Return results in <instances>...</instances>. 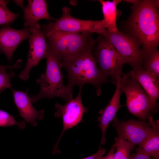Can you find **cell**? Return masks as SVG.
I'll return each instance as SVG.
<instances>
[{
  "label": "cell",
  "mask_w": 159,
  "mask_h": 159,
  "mask_svg": "<svg viewBox=\"0 0 159 159\" xmlns=\"http://www.w3.org/2000/svg\"><path fill=\"white\" fill-rule=\"evenodd\" d=\"M95 45L75 56L61 62L62 67L65 68L68 73L67 86L72 93L74 86L88 84L95 87L97 94L100 96L102 93V85L110 82L98 67L92 52Z\"/></svg>",
  "instance_id": "obj_2"
},
{
  "label": "cell",
  "mask_w": 159,
  "mask_h": 159,
  "mask_svg": "<svg viewBox=\"0 0 159 159\" xmlns=\"http://www.w3.org/2000/svg\"><path fill=\"white\" fill-rule=\"evenodd\" d=\"M16 125L21 129L24 128L25 122L21 121L17 122L14 117L8 112L2 110H0V127L9 126Z\"/></svg>",
  "instance_id": "obj_22"
},
{
  "label": "cell",
  "mask_w": 159,
  "mask_h": 159,
  "mask_svg": "<svg viewBox=\"0 0 159 159\" xmlns=\"http://www.w3.org/2000/svg\"><path fill=\"white\" fill-rule=\"evenodd\" d=\"M149 123L153 129L145 140L137 148L154 159H159V134L158 122H153L152 117L149 118Z\"/></svg>",
  "instance_id": "obj_17"
},
{
  "label": "cell",
  "mask_w": 159,
  "mask_h": 159,
  "mask_svg": "<svg viewBox=\"0 0 159 159\" xmlns=\"http://www.w3.org/2000/svg\"><path fill=\"white\" fill-rule=\"evenodd\" d=\"M83 85H80L77 95L74 98L67 102L64 105L56 103L57 111L55 113L56 117H62L63 123V130L57 142L54 146L53 153H60L58 145L62 137L67 130L76 125L82 120L83 114L88 111L87 108L83 105L81 99V92Z\"/></svg>",
  "instance_id": "obj_9"
},
{
  "label": "cell",
  "mask_w": 159,
  "mask_h": 159,
  "mask_svg": "<svg viewBox=\"0 0 159 159\" xmlns=\"http://www.w3.org/2000/svg\"><path fill=\"white\" fill-rule=\"evenodd\" d=\"M22 64V61L19 59L18 60L16 63L12 66H4L0 65V71L4 69H13L20 67Z\"/></svg>",
  "instance_id": "obj_26"
},
{
  "label": "cell",
  "mask_w": 159,
  "mask_h": 159,
  "mask_svg": "<svg viewBox=\"0 0 159 159\" xmlns=\"http://www.w3.org/2000/svg\"><path fill=\"white\" fill-rule=\"evenodd\" d=\"M96 43L93 54L99 68L106 76L111 78V82L116 84L117 79L122 74L125 61L112 44L101 35Z\"/></svg>",
  "instance_id": "obj_7"
},
{
  "label": "cell",
  "mask_w": 159,
  "mask_h": 159,
  "mask_svg": "<svg viewBox=\"0 0 159 159\" xmlns=\"http://www.w3.org/2000/svg\"><path fill=\"white\" fill-rule=\"evenodd\" d=\"M91 33L55 31L45 37L49 46L61 62L71 59L95 44Z\"/></svg>",
  "instance_id": "obj_4"
},
{
  "label": "cell",
  "mask_w": 159,
  "mask_h": 159,
  "mask_svg": "<svg viewBox=\"0 0 159 159\" xmlns=\"http://www.w3.org/2000/svg\"><path fill=\"white\" fill-rule=\"evenodd\" d=\"M118 133V136L114 139L116 150L114 159H129L130 151L134 147L121 134Z\"/></svg>",
  "instance_id": "obj_19"
},
{
  "label": "cell",
  "mask_w": 159,
  "mask_h": 159,
  "mask_svg": "<svg viewBox=\"0 0 159 159\" xmlns=\"http://www.w3.org/2000/svg\"><path fill=\"white\" fill-rule=\"evenodd\" d=\"M121 77L117 79L116 88L115 92L107 105L103 109L100 110L99 113L101 115L97 118L99 122L98 127L100 128L102 134L100 146L106 141L105 134L110 123L115 117L119 109L123 106L120 103V97L122 92L120 87Z\"/></svg>",
  "instance_id": "obj_14"
},
{
  "label": "cell",
  "mask_w": 159,
  "mask_h": 159,
  "mask_svg": "<svg viewBox=\"0 0 159 159\" xmlns=\"http://www.w3.org/2000/svg\"><path fill=\"white\" fill-rule=\"evenodd\" d=\"M47 43L46 71L36 80L40 90L37 95H31L29 97L32 103L43 98L55 97H61L67 102L73 98V93L64 84L61 61Z\"/></svg>",
  "instance_id": "obj_3"
},
{
  "label": "cell",
  "mask_w": 159,
  "mask_h": 159,
  "mask_svg": "<svg viewBox=\"0 0 159 159\" xmlns=\"http://www.w3.org/2000/svg\"><path fill=\"white\" fill-rule=\"evenodd\" d=\"M102 36L112 44L124 59L126 64L130 65L133 70L142 69L143 60L141 45L137 39L118 30L110 32L107 29Z\"/></svg>",
  "instance_id": "obj_8"
},
{
  "label": "cell",
  "mask_w": 159,
  "mask_h": 159,
  "mask_svg": "<svg viewBox=\"0 0 159 159\" xmlns=\"http://www.w3.org/2000/svg\"><path fill=\"white\" fill-rule=\"evenodd\" d=\"M16 3V4H17L18 5L20 6L23 10L25 8L24 7L23 4V1H14Z\"/></svg>",
  "instance_id": "obj_28"
},
{
  "label": "cell",
  "mask_w": 159,
  "mask_h": 159,
  "mask_svg": "<svg viewBox=\"0 0 159 159\" xmlns=\"http://www.w3.org/2000/svg\"><path fill=\"white\" fill-rule=\"evenodd\" d=\"M112 125L117 133L121 134L134 147L136 145L141 144L153 129L150 123L133 119L122 121L116 117L113 119Z\"/></svg>",
  "instance_id": "obj_11"
},
{
  "label": "cell",
  "mask_w": 159,
  "mask_h": 159,
  "mask_svg": "<svg viewBox=\"0 0 159 159\" xmlns=\"http://www.w3.org/2000/svg\"><path fill=\"white\" fill-rule=\"evenodd\" d=\"M6 70L0 71V94L6 88L12 89L10 80L11 78L15 76V74L11 71L8 73Z\"/></svg>",
  "instance_id": "obj_23"
},
{
  "label": "cell",
  "mask_w": 159,
  "mask_h": 159,
  "mask_svg": "<svg viewBox=\"0 0 159 159\" xmlns=\"http://www.w3.org/2000/svg\"><path fill=\"white\" fill-rule=\"evenodd\" d=\"M8 2V1L0 0V25L13 22L19 16L9 10L6 6Z\"/></svg>",
  "instance_id": "obj_21"
},
{
  "label": "cell",
  "mask_w": 159,
  "mask_h": 159,
  "mask_svg": "<svg viewBox=\"0 0 159 159\" xmlns=\"http://www.w3.org/2000/svg\"><path fill=\"white\" fill-rule=\"evenodd\" d=\"M122 0H113L112 1L99 0L102 5L104 20L108 31L114 32L118 30L116 25L117 6Z\"/></svg>",
  "instance_id": "obj_18"
},
{
  "label": "cell",
  "mask_w": 159,
  "mask_h": 159,
  "mask_svg": "<svg viewBox=\"0 0 159 159\" xmlns=\"http://www.w3.org/2000/svg\"><path fill=\"white\" fill-rule=\"evenodd\" d=\"M106 151L105 149H100L95 154L80 159H98L103 156Z\"/></svg>",
  "instance_id": "obj_25"
},
{
  "label": "cell",
  "mask_w": 159,
  "mask_h": 159,
  "mask_svg": "<svg viewBox=\"0 0 159 159\" xmlns=\"http://www.w3.org/2000/svg\"><path fill=\"white\" fill-rule=\"evenodd\" d=\"M14 102L20 115L27 122L33 126L37 125L36 120H40L44 117V111L38 110L33 107L30 97L28 95L29 89L25 92L11 89Z\"/></svg>",
  "instance_id": "obj_13"
},
{
  "label": "cell",
  "mask_w": 159,
  "mask_h": 159,
  "mask_svg": "<svg viewBox=\"0 0 159 159\" xmlns=\"http://www.w3.org/2000/svg\"><path fill=\"white\" fill-rule=\"evenodd\" d=\"M125 74L138 81L148 95L154 109L159 97L158 81L151 73L143 69H132Z\"/></svg>",
  "instance_id": "obj_16"
},
{
  "label": "cell",
  "mask_w": 159,
  "mask_h": 159,
  "mask_svg": "<svg viewBox=\"0 0 159 159\" xmlns=\"http://www.w3.org/2000/svg\"><path fill=\"white\" fill-rule=\"evenodd\" d=\"M124 1L129 3L132 4H133V5H135L138 4L140 2V0H124Z\"/></svg>",
  "instance_id": "obj_29"
},
{
  "label": "cell",
  "mask_w": 159,
  "mask_h": 159,
  "mask_svg": "<svg viewBox=\"0 0 159 159\" xmlns=\"http://www.w3.org/2000/svg\"><path fill=\"white\" fill-rule=\"evenodd\" d=\"M61 18L54 23L49 22L43 26L42 31L45 36L55 31L76 33H96L101 35L107 30L105 20H83L71 16L70 9H62Z\"/></svg>",
  "instance_id": "obj_5"
},
{
  "label": "cell",
  "mask_w": 159,
  "mask_h": 159,
  "mask_svg": "<svg viewBox=\"0 0 159 159\" xmlns=\"http://www.w3.org/2000/svg\"><path fill=\"white\" fill-rule=\"evenodd\" d=\"M120 79L122 92L126 97V106L131 114L143 120L149 118L153 110L150 99L142 86L135 78L122 73Z\"/></svg>",
  "instance_id": "obj_6"
},
{
  "label": "cell",
  "mask_w": 159,
  "mask_h": 159,
  "mask_svg": "<svg viewBox=\"0 0 159 159\" xmlns=\"http://www.w3.org/2000/svg\"><path fill=\"white\" fill-rule=\"evenodd\" d=\"M28 4L23 10L25 21L24 26L29 28L30 31L39 25L38 21L42 19L48 21L55 19L48 12L46 1L44 0H29Z\"/></svg>",
  "instance_id": "obj_15"
},
{
  "label": "cell",
  "mask_w": 159,
  "mask_h": 159,
  "mask_svg": "<svg viewBox=\"0 0 159 159\" xmlns=\"http://www.w3.org/2000/svg\"><path fill=\"white\" fill-rule=\"evenodd\" d=\"M142 69L151 73L158 81L159 52L158 49L154 51L148 58L143 61Z\"/></svg>",
  "instance_id": "obj_20"
},
{
  "label": "cell",
  "mask_w": 159,
  "mask_h": 159,
  "mask_svg": "<svg viewBox=\"0 0 159 159\" xmlns=\"http://www.w3.org/2000/svg\"><path fill=\"white\" fill-rule=\"evenodd\" d=\"M30 35L28 27L16 30L7 26L2 28L0 29V51L11 62L15 50L23 41L29 39Z\"/></svg>",
  "instance_id": "obj_12"
},
{
  "label": "cell",
  "mask_w": 159,
  "mask_h": 159,
  "mask_svg": "<svg viewBox=\"0 0 159 159\" xmlns=\"http://www.w3.org/2000/svg\"><path fill=\"white\" fill-rule=\"evenodd\" d=\"M29 49L26 66L19 75L21 79L26 80L29 78L31 69L42 59L46 57L47 50L46 37L40 25L30 31Z\"/></svg>",
  "instance_id": "obj_10"
},
{
  "label": "cell",
  "mask_w": 159,
  "mask_h": 159,
  "mask_svg": "<svg viewBox=\"0 0 159 159\" xmlns=\"http://www.w3.org/2000/svg\"><path fill=\"white\" fill-rule=\"evenodd\" d=\"M154 0H140L132 7L127 26L129 34L137 39L142 49L143 61L157 49L159 43V15Z\"/></svg>",
  "instance_id": "obj_1"
},
{
  "label": "cell",
  "mask_w": 159,
  "mask_h": 159,
  "mask_svg": "<svg viewBox=\"0 0 159 159\" xmlns=\"http://www.w3.org/2000/svg\"><path fill=\"white\" fill-rule=\"evenodd\" d=\"M115 148L116 146L114 144L106 156H102L98 159H114V152Z\"/></svg>",
  "instance_id": "obj_27"
},
{
  "label": "cell",
  "mask_w": 159,
  "mask_h": 159,
  "mask_svg": "<svg viewBox=\"0 0 159 159\" xmlns=\"http://www.w3.org/2000/svg\"><path fill=\"white\" fill-rule=\"evenodd\" d=\"M136 153L130 156L129 159H151L148 155L137 149Z\"/></svg>",
  "instance_id": "obj_24"
}]
</instances>
